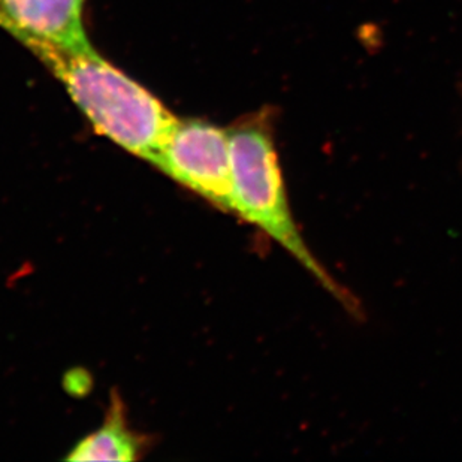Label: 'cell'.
Wrapping results in <instances>:
<instances>
[{
    "label": "cell",
    "instance_id": "6da1fadb",
    "mask_svg": "<svg viewBox=\"0 0 462 462\" xmlns=\"http://www.w3.org/2000/svg\"><path fill=\"white\" fill-rule=\"evenodd\" d=\"M24 47L63 84L99 135L153 163L179 120L153 93L95 49H68L42 41Z\"/></svg>",
    "mask_w": 462,
    "mask_h": 462
},
{
    "label": "cell",
    "instance_id": "7a4b0ae2",
    "mask_svg": "<svg viewBox=\"0 0 462 462\" xmlns=\"http://www.w3.org/2000/svg\"><path fill=\"white\" fill-rule=\"evenodd\" d=\"M227 135L234 213L286 250L347 313L359 318L358 300L314 256L293 218L275 149L273 109L240 118L227 127Z\"/></svg>",
    "mask_w": 462,
    "mask_h": 462
},
{
    "label": "cell",
    "instance_id": "3957f363",
    "mask_svg": "<svg viewBox=\"0 0 462 462\" xmlns=\"http://www.w3.org/2000/svg\"><path fill=\"white\" fill-rule=\"evenodd\" d=\"M152 165L217 208L234 213L227 129L199 118H179Z\"/></svg>",
    "mask_w": 462,
    "mask_h": 462
},
{
    "label": "cell",
    "instance_id": "277c9868",
    "mask_svg": "<svg viewBox=\"0 0 462 462\" xmlns=\"http://www.w3.org/2000/svg\"><path fill=\"white\" fill-rule=\"evenodd\" d=\"M84 13L86 0H0V27L23 45L42 41L90 50Z\"/></svg>",
    "mask_w": 462,
    "mask_h": 462
},
{
    "label": "cell",
    "instance_id": "5b68a950",
    "mask_svg": "<svg viewBox=\"0 0 462 462\" xmlns=\"http://www.w3.org/2000/svg\"><path fill=\"white\" fill-rule=\"evenodd\" d=\"M143 440L127 427L120 400L109 407L97 431L84 437L66 457L69 461H135L140 459Z\"/></svg>",
    "mask_w": 462,
    "mask_h": 462
}]
</instances>
